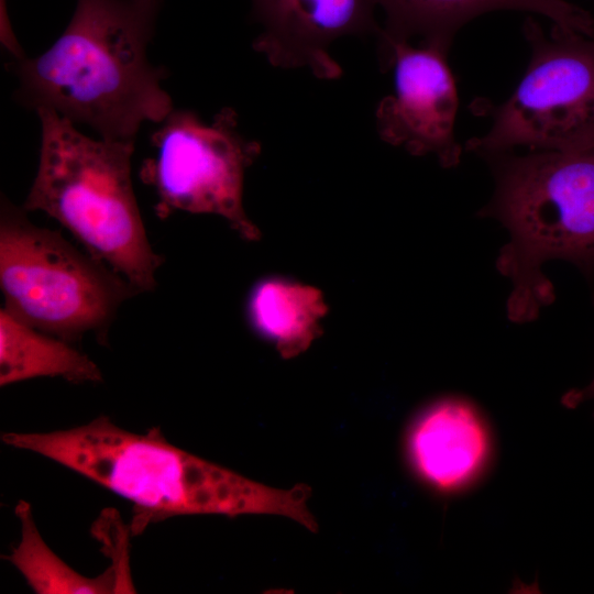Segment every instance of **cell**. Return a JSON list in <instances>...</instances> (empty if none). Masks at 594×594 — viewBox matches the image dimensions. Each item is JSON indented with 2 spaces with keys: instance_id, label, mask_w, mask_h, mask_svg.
I'll list each match as a JSON object with an SVG mask.
<instances>
[{
  "instance_id": "obj_1",
  "label": "cell",
  "mask_w": 594,
  "mask_h": 594,
  "mask_svg": "<svg viewBox=\"0 0 594 594\" xmlns=\"http://www.w3.org/2000/svg\"><path fill=\"white\" fill-rule=\"evenodd\" d=\"M2 441L45 457L133 505L132 535L184 515H275L317 531L305 484L275 488L169 443L158 428L135 433L107 416L48 432H7Z\"/></svg>"
},
{
  "instance_id": "obj_2",
  "label": "cell",
  "mask_w": 594,
  "mask_h": 594,
  "mask_svg": "<svg viewBox=\"0 0 594 594\" xmlns=\"http://www.w3.org/2000/svg\"><path fill=\"white\" fill-rule=\"evenodd\" d=\"M162 3L153 0H77L63 34L43 54L15 59L19 95L102 139L134 141L144 122L161 123L174 109L162 88L166 73L147 58Z\"/></svg>"
},
{
  "instance_id": "obj_3",
  "label": "cell",
  "mask_w": 594,
  "mask_h": 594,
  "mask_svg": "<svg viewBox=\"0 0 594 594\" xmlns=\"http://www.w3.org/2000/svg\"><path fill=\"white\" fill-rule=\"evenodd\" d=\"M484 157L495 190L479 215L498 220L509 233L496 267L513 284L509 320L529 322L556 298L542 273L546 262H570L594 280V145Z\"/></svg>"
},
{
  "instance_id": "obj_4",
  "label": "cell",
  "mask_w": 594,
  "mask_h": 594,
  "mask_svg": "<svg viewBox=\"0 0 594 594\" xmlns=\"http://www.w3.org/2000/svg\"><path fill=\"white\" fill-rule=\"evenodd\" d=\"M36 111L38 165L22 208L54 218L139 293L155 289L163 257L152 249L133 189L134 141L91 139L56 111Z\"/></svg>"
},
{
  "instance_id": "obj_5",
  "label": "cell",
  "mask_w": 594,
  "mask_h": 594,
  "mask_svg": "<svg viewBox=\"0 0 594 594\" xmlns=\"http://www.w3.org/2000/svg\"><path fill=\"white\" fill-rule=\"evenodd\" d=\"M25 212L2 198V308L20 321L68 342L86 333L106 341L121 304L140 293L59 232L32 223Z\"/></svg>"
},
{
  "instance_id": "obj_6",
  "label": "cell",
  "mask_w": 594,
  "mask_h": 594,
  "mask_svg": "<svg viewBox=\"0 0 594 594\" xmlns=\"http://www.w3.org/2000/svg\"><path fill=\"white\" fill-rule=\"evenodd\" d=\"M522 31L531 47L528 68L504 103L475 106L492 125L465 150L486 156L594 145V38L556 24L547 35L531 16Z\"/></svg>"
},
{
  "instance_id": "obj_7",
  "label": "cell",
  "mask_w": 594,
  "mask_h": 594,
  "mask_svg": "<svg viewBox=\"0 0 594 594\" xmlns=\"http://www.w3.org/2000/svg\"><path fill=\"white\" fill-rule=\"evenodd\" d=\"M160 124L152 135L155 154L140 173L155 193L157 216L216 215L243 239H258L244 210L243 185L261 144L241 133L237 112L223 108L206 123L191 110L173 109Z\"/></svg>"
},
{
  "instance_id": "obj_8",
  "label": "cell",
  "mask_w": 594,
  "mask_h": 594,
  "mask_svg": "<svg viewBox=\"0 0 594 594\" xmlns=\"http://www.w3.org/2000/svg\"><path fill=\"white\" fill-rule=\"evenodd\" d=\"M378 47L382 69L395 72L394 94L384 97L375 111L381 139L413 155L433 154L443 167L458 165L461 146L454 123L459 99L448 52L408 41Z\"/></svg>"
},
{
  "instance_id": "obj_9",
  "label": "cell",
  "mask_w": 594,
  "mask_h": 594,
  "mask_svg": "<svg viewBox=\"0 0 594 594\" xmlns=\"http://www.w3.org/2000/svg\"><path fill=\"white\" fill-rule=\"evenodd\" d=\"M262 32L253 48L279 68H308L320 79H337L342 69L329 53L349 35L381 30L376 0H251Z\"/></svg>"
},
{
  "instance_id": "obj_10",
  "label": "cell",
  "mask_w": 594,
  "mask_h": 594,
  "mask_svg": "<svg viewBox=\"0 0 594 594\" xmlns=\"http://www.w3.org/2000/svg\"><path fill=\"white\" fill-rule=\"evenodd\" d=\"M406 453L424 483L438 492L453 493L483 472L491 454V436L472 403L443 397L414 418L406 435Z\"/></svg>"
},
{
  "instance_id": "obj_11",
  "label": "cell",
  "mask_w": 594,
  "mask_h": 594,
  "mask_svg": "<svg viewBox=\"0 0 594 594\" xmlns=\"http://www.w3.org/2000/svg\"><path fill=\"white\" fill-rule=\"evenodd\" d=\"M384 13L378 44L419 38V44L449 51L457 32L473 19L494 11L541 14L563 29L594 36V19L568 0H376Z\"/></svg>"
},
{
  "instance_id": "obj_12",
  "label": "cell",
  "mask_w": 594,
  "mask_h": 594,
  "mask_svg": "<svg viewBox=\"0 0 594 594\" xmlns=\"http://www.w3.org/2000/svg\"><path fill=\"white\" fill-rule=\"evenodd\" d=\"M327 310L319 289L278 276L258 280L246 301L253 330L284 359L305 352L321 334Z\"/></svg>"
},
{
  "instance_id": "obj_13",
  "label": "cell",
  "mask_w": 594,
  "mask_h": 594,
  "mask_svg": "<svg viewBox=\"0 0 594 594\" xmlns=\"http://www.w3.org/2000/svg\"><path fill=\"white\" fill-rule=\"evenodd\" d=\"M36 377L100 382L96 363L70 342L40 331L0 309V385Z\"/></svg>"
},
{
  "instance_id": "obj_14",
  "label": "cell",
  "mask_w": 594,
  "mask_h": 594,
  "mask_svg": "<svg viewBox=\"0 0 594 594\" xmlns=\"http://www.w3.org/2000/svg\"><path fill=\"white\" fill-rule=\"evenodd\" d=\"M15 515L21 524L20 542L6 557L38 594H105L117 593L127 585L111 565L96 578L84 576L64 562L45 543L36 528L31 505L20 501Z\"/></svg>"
},
{
  "instance_id": "obj_15",
  "label": "cell",
  "mask_w": 594,
  "mask_h": 594,
  "mask_svg": "<svg viewBox=\"0 0 594 594\" xmlns=\"http://www.w3.org/2000/svg\"><path fill=\"white\" fill-rule=\"evenodd\" d=\"M586 400H594V377L585 387L571 389L562 397L563 405L569 408H574Z\"/></svg>"
},
{
  "instance_id": "obj_16",
  "label": "cell",
  "mask_w": 594,
  "mask_h": 594,
  "mask_svg": "<svg viewBox=\"0 0 594 594\" xmlns=\"http://www.w3.org/2000/svg\"><path fill=\"white\" fill-rule=\"evenodd\" d=\"M153 1L158 2V3H162L163 0H153Z\"/></svg>"
}]
</instances>
